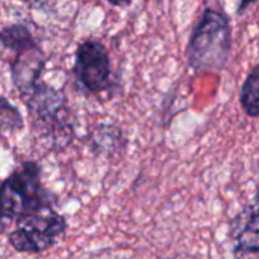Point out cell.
Returning a JSON list of instances; mask_svg holds the SVG:
<instances>
[{"mask_svg": "<svg viewBox=\"0 0 259 259\" xmlns=\"http://www.w3.org/2000/svg\"><path fill=\"white\" fill-rule=\"evenodd\" d=\"M0 46L18 55L38 47L39 44L26 24L12 23L0 29Z\"/></svg>", "mask_w": 259, "mask_h": 259, "instance_id": "8", "label": "cell"}, {"mask_svg": "<svg viewBox=\"0 0 259 259\" xmlns=\"http://www.w3.org/2000/svg\"><path fill=\"white\" fill-rule=\"evenodd\" d=\"M56 196L41 182V167L24 161L0 184V217L21 222L46 206H55Z\"/></svg>", "mask_w": 259, "mask_h": 259, "instance_id": "2", "label": "cell"}, {"mask_svg": "<svg viewBox=\"0 0 259 259\" xmlns=\"http://www.w3.org/2000/svg\"><path fill=\"white\" fill-rule=\"evenodd\" d=\"M258 208L256 200L247 205L231 225V237L235 240L234 255L237 259H258Z\"/></svg>", "mask_w": 259, "mask_h": 259, "instance_id": "7", "label": "cell"}, {"mask_svg": "<svg viewBox=\"0 0 259 259\" xmlns=\"http://www.w3.org/2000/svg\"><path fill=\"white\" fill-rule=\"evenodd\" d=\"M17 225L8 240L14 250L20 253L46 252L53 247L58 238L67 231L65 217L56 212L53 206H46Z\"/></svg>", "mask_w": 259, "mask_h": 259, "instance_id": "5", "label": "cell"}, {"mask_svg": "<svg viewBox=\"0 0 259 259\" xmlns=\"http://www.w3.org/2000/svg\"><path fill=\"white\" fill-rule=\"evenodd\" d=\"M231 17L215 8H205L187 42V64L196 73H220L232 56Z\"/></svg>", "mask_w": 259, "mask_h": 259, "instance_id": "1", "label": "cell"}, {"mask_svg": "<svg viewBox=\"0 0 259 259\" xmlns=\"http://www.w3.org/2000/svg\"><path fill=\"white\" fill-rule=\"evenodd\" d=\"M115 8H129L132 5V0H108Z\"/></svg>", "mask_w": 259, "mask_h": 259, "instance_id": "13", "label": "cell"}, {"mask_svg": "<svg viewBox=\"0 0 259 259\" xmlns=\"http://www.w3.org/2000/svg\"><path fill=\"white\" fill-rule=\"evenodd\" d=\"M24 129V117L17 105L0 94V131L20 132Z\"/></svg>", "mask_w": 259, "mask_h": 259, "instance_id": "11", "label": "cell"}, {"mask_svg": "<svg viewBox=\"0 0 259 259\" xmlns=\"http://www.w3.org/2000/svg\"><path fill=\"white\" fill-rule=\"evenodd\" d=\"M258 3V0H237V8L235 12L238 17H243L252 6H255Z\"/></svg>", "mask_w": 259, "mask_h": 259, "instance_id": "12", "label": "cell"}, {"mask_svg": "<svg viewBox=\"0 0 259 259\" xmlns=\"http://www.w3.org/2000/svg\"><path fill=\"white\" fill-rule=\"evenodd\" d=\"M5 229H6V220H3V219L0 217V234H3Z\"/></svg>", "mask_w": 259, "mask_h": 259, "instance_id": "14", "label": "cell"}, {"mask_svg": "<svg viewBox=\"0 0 259 259\" xmlns=\"http://www.w3.org/2000/svg\"><path fill=\"white\" fill-rule=\"evenodd\" d=\"M44 68H46V56L41 46L14 56L9 65L11 82L14 88L18 91L21 100H24L41 82Z\"/></svg>", "mask_w": 259, "mask_h": 259, "instance_id": "6", "label": "cell"}, {"mask_svg": "<svg viewBox=\"0 0 259 259\" xmlns=\"http://www.w3.org/2000/svg\"><path fill=\"white\" fill-rule=\"evenodd\" d=\"M73 76L79 91L85 96H100L114 87L111 58L100 39L87 38L77 44Z\"/></svg>", "mask_w": 259, "mask_h": 259, "instance_id": "4", "label": "cell"}, {"mask_svg": "<svg viewBox=\"0 0 259 259\" xmlns=\"http://www.w3.org/2000/svg\"><path fill=\"white\" fill-rule=\"evenodd\" d=\"M23 102L32 121L50 140L52 149L62 150L73 143L76 123L68 99L61 88L41 80Z\"/></svg>", "mask_w": 259, "mask_h": 259, "instance_id": "3", "label": "cell"}, {"mask_svg": "<svg viewBox=\"0 0 259 259\" xmlns=\"http://www.w3.org/2000/svg\"><path fill=\"white\" fill-rule=\"evenodd\" d=\"M240 105L244 114L250 118L259 115V65H253L250 73L243 80L240 90Z\"/></svg>", "mask_w": 259, "mask_h": 259, "instance_id": "10", "label": "cell"}, {"mask_svg": "<svg viewBox=\"0 0 259 259\" xmlns=\"http://www.w3.org/2000/svg\"><path fill=\"white\" fill-rule=\"evenodd\" d=\"M90 146L97 155H112L124 146V137L121 129L114 124H99L91 132Z\"/></svg>", "mask_w": 259, "mask_h": 259, "instance_id": "9", "label": "cell"}]
</instances>
